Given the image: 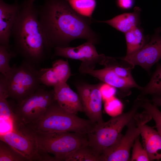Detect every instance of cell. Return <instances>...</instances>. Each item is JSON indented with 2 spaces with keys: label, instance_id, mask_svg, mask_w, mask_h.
I'll return each mask as SVG.
<instances>
[{
  "label": "cell",
  "instance_id": "5",
  "mask_svg": "<svg viewBox=\"0 0 161 161\" xmlns=\"http://www.w3.org/2000/svg\"><path fill=\"white\" fill-rule=\"evenodd\" d=\"M41 72L35 65L23 61L17 66L11 67L5 74L1 73L8 98L16 102L21 103L34 93L42 86Z\"/></svg>",
  "mask_w": 161,
  "mask_h": 161
},
{
  "label": "cell",
  "instance_id": "10",
  "mask_svg": "<svg viewBox=\"0 0 161 161\" xmlns=\"http://www.w3.org/2000/svg\"><path fill=\"white\" fill-rule=\"evenodd\" d=\"M100 84L86 83L76 86L84 111L89 119L96 124L103 123L102 113V96L99 88Z\"/></svg>",
  "mask_w": 161,
  "mask_h": 161
},
{
  "label": "cell",
  "instance_id": "1",
  "mask_svg": "<svg viewBox=\"0 0 161 161\" xmlns=\"http://www.w3.org/2000/svg\"><path fill=\"white\" fill-rule=\"evenodd\" d=\"M37 10L41 26L52 48L69 47L77 39L94 44L99 41V35L90 26L93 19L77 13L68 0H46Z\"/></svg>",
  "mask_w": 161,
  "mask_h": 161
},
{
  "label": "cell",
  "instance_id": "31",
  "mask_svg": "<svg viewBox=\"0 0 161 161\" xmlns=\"http://www.w3.org/2000/svg\"><path fill=\"white\" fill-rule=\"evenodd\" d=\"M151 101L156 106L161 107V96L153 97Z\"/></svg>",
  "mask_w": 161,
  "mask_h": 161
},
{
  "label": "cell",
  "instance_id": "27",
  "mask_svg": "<svg viewBox=\"0 0 161 161\" xmlns=\"http://www.w3.org/2000/svg\"><path fill=\"white\" fill-rule=\"evenodd\" d=\"M141 107L154 120L157 131L161 136V117L158 113L157 106L154 105L151 100L145 99L143 100Z\"/></svg>",
  "mask_w": 161,
  "mask_h": 161
},
{
  "label": "cell",
  "instance_id": "17",
  "mask_svg": "<svg viewBox=\"0 0 161 161\" xmlns=\"http://www.w3.org/2000/svg\"><path fill=\"white\" fill-rule=\"evenodd\" d=\"M41 80L42 84L53 86L66 81L71 75V71L67 60L59 59L54 61L50 68H42Z\"/></svg>",
  "mask_w": 161,
  "mask_h": 161
},
{
  "label": "cell",
  "instance_id": "29",
  "mask_svg": "<svg viewBox=\"0 0 161 161\" xmlns=\"http://www.w3.org/2000/svg\"><path fill=\"white\" fill-rule=\"evenodd\" d=\"M99 88L102 97L104 96H112L116 91L115 87L104 83L100 84Z\"/></svg>",
  "mask_w": 161,
  "mask_h": 161
},
{
  "label": "cell",
  "instance_id": "8",
  "mask_svg": "<svg viewBox=\"0 0 161 161\" xmlns=\"http://www.w3.org/2000/svg\"><path fill=\"white\" fill-rule=\"evenodd\" d=\"M161 27L155 30L150 41L141 49L120 58L133 66L139 65L149 71L151 67L161 59Z\"/></svg>",
  "mask_w": 161,
  "mask_h": 161
},
{
  "label": "cell",
  "instance_id": "23",
  "mask_svg": "<svg viewBox=\"0 0 161 161\" xmlns=\"http://www.w3.org/2000/svg\"><path fill=\"white\" fill-rule=\"evenodd\" d=\"M72 8L80 15L92 19L96 6L95 0H68Z\"/></svg>",
  "mask_w": 161,
  "mask_h": 161
},
{
  "label": "cell",
  "instance_id": "11",
  "mask_svg": "<svg viewBox=\"0 0 161 161\" xmlns=\"http://www.w3.org/2000/svg\"><path fill=\"white\" fill-rule=\"evenodd\" d=\"M0 138L29 161H42V156L35 139L16 127L12 126L10 131L1 134Z\"/></svg>",
  "mask_w": 161,
  "mask_h": 161
},
{
  "label": "cell",
  "instance_id": "32",
  "mask_svg": "<svg viewBox=\"0 0 161 161\" xmlns=\"http://www.w3.org/2000/svg\"><path fill=\"white\" fill-rule=\"evenodd\" d=\"M158 113H159L161 117V112L159 110H158Z\"/></svg>",
  "mask_w": 161,
  "mask_h": 161
},
{
  "label": "cell",
  "instance_id": "18",
  "mask_svg": "<svg viewBox=\"0 0 161 161\" xmlns=\"http://www.w3.org/2000/svg\"><path fill=\"white\" fill-rule=\"evenodd\" d=\"M141 11L140 7H136L132 12L121 14L108 20H96L95 22L107 24L117 30L125 33L135 27H140Z\"/></svg>",
  "mask_w": 161,
  "mask_h": 161
},
{
  "label": "cell",
  "instance_id": "12",
  "mask_svg": "<svg viewBox=\"0 0 161 161\" xmlns=\"http://www.w3.org/2000/svg\"><path fill=\"white\" fill-rule=\"evenodd\" d=\"M53 48V56L80 60L81 63L92 68H94L96 64L104 65L108 57L103 54H99L94 44L89 41L75 47H55Z\"/></svg>",
  "mask_w": 161,
  "mask_h": 161
},
{
  "label": "cell",
  "instance_id": "4",
  "mask_svg": "<svg viewBox=\"0 0 161 161\" xmlns=\"http://www.w3.org/2000/svg\"><path fill=\"white\" fill-rule=\"evenodd\" d=\"M141 103V99L138 97L129 111L96 124L93 130L87 135L88 145L100 158L121 138L123 128L137 113Z\"/></svg>",
  "mask_w": 161,
  "mask_h": 161
},
{
  "label": "cell",
  "instance_id": "13",
  "mask_svg": "<svg viewBox=\"0 0 161 161\" xmlns=\"http://www.w3.org/2000/svg\"><path fill=\"white\" fill-rule=\"evenodd\" d=\"M140 131L143 146L150 161L161 160V136L158 132L146 124L151 117L146 113L135 115Z\"/></svg>",
  "mask_w": 161,
  "mask_h": 161
},
{
  "label": "cell",
  "instance_id": "22",
  "mask_svg": "<svg viewBox=\"0 0 161 161\" xmlns=\"http://www.w3.org/2000/svg\"><path fill=\"white\" fill-rule=\"evenodd\" d=\"M8 96L2 78L0 76V115L1 119L11 121L15 117L12 108L7 100Z\"/></svg>",
  "mask_w": 161,
  "mask_h": 161
},
{
  "label": "cell",
  "instance_id": "7",
  "mask_svg": "<svg viewBox=\"0 0 161 161\" xmlns=\"http://www.w3.org/2000/svg\"><path fill=\"white\" fill-rule=\"evenodd\" d=\"M56 101L54 89L49 90L41 86L20 103L10 105L15 120L21 124H26L38 120Z\"/></svg>",
  "mask_w": 161,
  "mask_h": 161
},
{
  "label": "cell",
  "instance_id": "21",
  "mask_svg": "<svg viewBox=\"0 0 161 161\" xmlns=\"http://www.w3.org/2000/svg\"><path fill=\"white\" fill-rule=\"evenodd\" d=\"M63 161H100V158L87 144L66 155Z\"/></svg>",
  "mask_w": 161,
  "mask_h": 161
},
{
  "label": "cell",
  "instance_id": "3",
  "mask_svg": "<svg viewBox=\"0 0 161 161\" xmlns=\"http://www.w3.org/2000/svg\"><path fill=\"white\" fill-rule=\"evenodd\" d=\"M96 124L66 111L56 101L38 120L26 124L17 123L16 125L21 130L29 133L70 132L87 135Z\"/></svg>",
  "mask_w": 161,
  "mask_h": 161
},
{
  "label": "cell",
  "instance_id": "14",
  "mask_svg": "<svg viewBox=\"0 0 161 161\" xmlns=\"http://www.w3.org/2000/svg\"><path fill=\"white\" fill-rule=\"evenodd\" d=\"M79 70L83 73L89 74L100 80L123 91H126L132 88L142 90L143 88L138 85L134 79L122 78L116 74L110 68L105 67L100 69H95L81 63Z\"/></svg>",
  "mask_w": 161,
  "mask_h": 161
},
{
  "label": "cell",
  "instance_id": "28",
  "mask_svg": "<svg viewBox=\"0 0 161 161\" xmlns=\"http://www.w3.org/2000/svg\"><path fill=\"white\" fill-rule=\"evenodd\" d=\"M140 136L135 140L132 147V151L130 161H150L148 153L140 143Z\"/></svg>",
  "mask_w": 161,
  "mask_h": 161
},
{
  "label": "cell",
  "instance_id": "9",
  "mask_svg": "<svg viewBox=\"0 0 161 161\" xmlns=\"http://www.w3.org/2000/svg\"><path fill=\"white\" fill-rule=\"evenodd\" d=\"M135 115L127 124V129L124 135H122L114 145L100 156V161L129 160L131 148L140 135Z\"/></svg>",
  "mask_w": 161,
  "mask_h": 161
},
{
  "label": "cell",
  "instance_id": "24",
  "mask_svg": "<svg viewBox=\"0 0 161 161\" xmlns=\"http://www.w3.org/2000/svg\"><path fill=\"white\" fill-rule=\"evenodd\" d=\"M0 161H29L10 145L0 140Z\"/></svg>",
  "mask_w": 161,
  "mask_h": 161
},
{
  "label": "cell",
  "instance_id": "20",
  "mask_svg": "<svg viewBox=\"0 0 161 161\" xmlns=\"http://www.w3.org/2000/svg\"><path fill=\"white\" fill-rule=\"evenodd\" d=\"M156 69L148 84L142 89L139 97H143L146 95L161 96V64L158 63Z\"/></svg>",
  "mask_w": 161,
  "mask_h": 161
},
{
  "label": "cell",
  "instance_id": "16",
  "mask_svg": "<svg viewBox=\"0 0 161 161\" xmlns=\"http://www.w3.org/2000/svg\"><path fill=\"white\" fill-rule=\"evenodd\" d=\"M53 87L56 101L63 109L75 114L84 112L78 94L74 91L66 82L60 83Z\"/></svg>",
  "mask_w": 161,
  "mask_h": 161
},
{
  "label": "cell",
  "instance_id": "30",
  "mask_svg": "<svg viewBox=\"0 0 161 161\" xmlns=\"http://www.w3.org/2000/svg\"><path fill=\"white\" fill-rule=\"evenodd\" d=\"M134 0H116L118 6L123 9L127 10L131 8L134 4Z\"/></svg>",
  "mask_w": 161,
  "mask_h": 161
},
{
  "label": "cell",
  "instance_id": "25",
  "mask_svg": "<svg viewBox=\"0 0 161 161\" xmlns=\"http://www.w3.org/2000/svg\"><path fill=\"white\" fill-rule=\"evenodd\" d=\"M17 53L9 45H0V72L4 75L9 71L11 67L10 65V60L16 57Z\"/></svg>",
  "mask_w": 161,
  "mask_h": 161
},
{
  "label": "cell",
  "instance_id": "6",
  "mask_svg": "<svg viewBox=\"0 0 161 161\" xmlns=\"http://www.w3.org/2000/svg\"><path fill=\"white\" fill-rule=\"evenodd\" d=\"M42 154L53 155L57 161H63L66 155L88 144L87 135L70 132L29 133Z\"/></svg>",
  "mask_w": 161,
  "mask_h": 161
},
{
  "label": "cell",
  "instance_id": "26",
  "mask_svg": "<svg viewBox=\"0 0 161 161\" xmlns=\"http://www.w3.org/2000/svg\"><path fill=\"white\" fill-rule=\"evenodd\" d=\"M116 58L108 57L104 64L105 67L112 69L119 76L125 78L134 79L131 72L132 66H125L118 63Z\"/></svg>",
  "mask_w": 161,
  "mask_h": 161
},
{
  "label": "cell",
  "instance_id": "19",
  "mask_svg": "<svg viewBox=\"0 0 161 161\" xmlns=\"http://www.w3.org/2000/svg\"><path fill=\"white\" fill-rule=\"evenodd\" d=\"M127 46L126 55L131 54L143 48L149 41L140 27H136L125 33Z\"/></svg>",
  "mask_w": 161,
  "mask_h": 161
},
{
  "label": "cell",
  "instance_id": "15",
  "mask_svg": "<svg viewBox=\"0 0 161 161\" xmlns=\"http://www.w3.org/2000/svg\"><path fill=\"white\" fill-rule=\"evenodd\" d=\"M20 7L16 1L12 4L0 0V44L9 45L12 31Z\"/></svg>",
  "mask_w": 161,
  "mask_h": 161
},
{
  "label": "cell",
  "instance_id": "2",
  "mask_svg": "<svg viewBox=\"0 0 161 161\" xmlns=\"http://www.w3.org/2000/svg\"><path fill=\"white\" fill-rule=\"evenodd\" d=\"M34 1L26 0L20 5L11 36L17 54L23 61L35 65L47 58L52 48L41 26Z\"/></svg>",
  "mask_w": 161,
  "mask_h": 161
}]
</instances>
